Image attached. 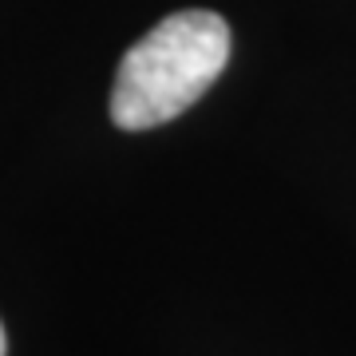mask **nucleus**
Returning <instances> with one entry per match:
<instances>
[{
  "instance_id": "nucleus-1",
  "label": "nucleus",
  "mask_w": 356,
  "mask_h": 356,
  "mask_svg": "<svg viewBox=\"0 0 356 356\" xmlns=\"http://www.w3.org/2000/svg\"><path fill=\"white\" fill-rule=\"evenodd\" d=\"M229 64V24L218 13L186 8L159 20L123 56L111 88V123L151 131L194 107Z\"/></svg>"
},
{
  "instance_id": "nucleus-2",
  "label": "nucleus",
  "mask_w": 356,
  "mask_h": 356,
  "mask_svg": "<svg viewBox=\"0 0 356 356\" xmlns=\"http://www.w3.org/2000/svg\"><path fill=\"white\" fill-rule=\"evenodd\" d=\"M8 353V337H4V325H0V356Z\"/></svg>"
}]
</instances>
